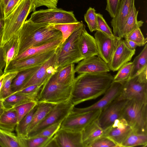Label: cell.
Here are the masks:
<instances>
[{
    "label": "cell",
    "instance_id": "6da1fadb",
    "mask_svg": "<svg viewBox=\"0 0 147 147\" xmlns=\"http://www.w3.org/2000/svg\"><path fill=\"white\" fill-rule=\"evenodd\" d=\"M113 78L108 72L80 74L72 84L70 100L75 106L95 99L106 92L113 82Z\"/></svg>",
    "mask_w": 147,
    "mask_h": 147
},
{
    "label": "cell",
    "instance_id": "7a4b0ae2",
    "mask_svg": "<svg viewBox=\"0 0 147 147\" xmlns=\"http://www.w3.org/2000/svg\"><path fill=\"white\" fill-rule=\"evenodd\" d=\"M18 36V55L30 47L62 39L61 33L53 24L34 23L28 20L24 23Z\"/></svg>",
    "mask_w": 147,
    "mask_h": 147
},
{
    "label": "cell",
    "instance_id": "3957f363",
    "mask_svg": "<svg viewBox=\"0 0 147 147\" xmlns=\"http://www.w3.org/2000/svg\"><path fill=\"white\" fill-rule=\"evenodd\" d=\"M33 0H21L4 19V26L0 45H4L18 34L29 14L36 11Z\"/></svg>",
    "mask_w": 147,
    "mask_h": 147
},
{
    "label": "cell",
    "instance_id": "277c9868",
    "mask_svg": "<svg viewBox=\"0 0 147 147\" xmlns=\"http://www.w3.org/2000/svg\"><path fill=\"white\" fill-rule=\"evenodd\" d=\"M85 27L83 23L57 49L56 53L58 71L69 64L78 63L84 59L80 50L79 40Z\"/></svg>",
    "mask_w": 147,
    "mask_h": 147
},
{
    "label": "cell",
    "instance_id": "5b68a950",
    "mask_svg": "<svg viewBox=\"0 0 147 147\" xmlns=\"http://www.w3.org/2000/svg\"><path fill=\"white\" fill-rule=\"evenodd\" d=\"M72 85L66 86L59 83L55 73L43 85L38 94L37 102L57 104L70 100Z\"/></svg>",
    "mask_w": 147,
    "mask_h": 147
},
{
    "label": "cell",
    "instance_id": "8992f818",
    "mask_svg": "<svg viewBox=\"0 0 147 147\" xmlns=\"http://www.w3.org/2000/svg\"><path fill=\"white\" fill-rule=\"evenodd\" d=\"M122 118L133 131L147 133V103L129 100L126 105Z\"/></svg>",
    "mask_w": 147,
    "mask_h": 147
},
{
    "label": "cell",
    "instance_id": "52a82bcc",
    "mask_svg": "<svg viewBox=\"0 0 147 147\" xmlns=\"http://www.w3.org/2000/svg\"><path fill=\"white\" fill-rule=\"evenodd\" d=\"M117 98L147 103V68L123 83Z\"/></svg>",
    "mask_w": 147,
    "mask_h": 147
},
{
    "label": "cell",
    "instance_id": "ba28073f",
    "mask_svg": "<svg viewBox=\"0 0 147 147\" xmlns=\"http://www.w3.org/2000/svg\"><path fill=\"white\" fill-rule=\"evenodd\" d=\"M28 20L36 23L57 24L72 23L78 21L73 11L61 8H51L35 11Z\"/></svg>",
    "mask_w": 147,
    "mask_h": 147
},
{
    "label": "cell",
    "instance_id": "9c48e42d",
    "mask_svg": "<svg viewBox=\"0 0 147 147\" xmlns=\"http://www.w3.org/2000/svg\"><path fill=\"white\" fill-rule=\"evenodd\" d=\"M74 106L70 100L56 104L45 118L28 133L27 137H32L51 125L62 122Z\"/></svg>",
    "mask_w": 147,
    "mask_h": 147
},
{
    "label": "cell",
    "instance_id": "30bf717a",
    "mask_svg": "<svg viewBox=\"0 0 147 147\" xmlns=\"http://www.w3.org/2000/svg\"><path fill=\"white\" fill-rule=\"evenodd\" d=\"M117 98L101 110L97 119L98 124L104 130L110 127L116 120L122 118L125 108L129 100Z\"/></svg>",
    "mask_w": 147,
    "mask_h": 147
},
{
    "label": "cell",
    "instance_id": "8fae6325",
    "mask_svg": "<svg viewBox=\"0 0 147 147\" xmlns=\"http://www.w3.org/2000/svg\"><path fill=\"white\" fill-rule=\"evenodd\" d=\"M101 110L80 114L70 113L61 123L60 128L75 131H82L87 125L97 119Z\"/></svg>",
    "mask_w": 147,
    "mask_h": 147
},
{
    "label": "cell",
    "instance_id": "7c38bea8",
    "mask_svg": "<svg viewBox=\"0 0 147 147\" xmlns=\"http://www.w3.org/2000/svg\"><path fill=\"white\" fill-rule=\"evenodd\" d=\"M94 36L98 56L109 65L112 55L122 38L115 36H110L99 30L96 31Z\"/></svg>",
    "mask_w": 147,
    "mask_h": 147
},
{
    "label": "cell",
    "instance_id": "4fadbf2b",
    "mask_svg": "<svg viewBox=\"0 0 147 147\" xmlns=\"http://www.w3.org/2000/svg\"><path fill=\"white\" fill-rule=\"evenodd\" d=\"M57 49L19 60H13L4 69V73L5 74L11 72H18L30 68L40 66L56 53Z\"/></svg>",
    "mask_w": 147,
    "mask_h": 147
},
{
    "label": "cell",
    "instance_id": "5bb4252c",
    "mask_svg": "<svg viewBox=\"0 0 147 147\" xmlns=\"http://www.w3.org/2000/svg\"><path fill=\"white\" fill-rule=\"evenodd\" d=\"M123 84L113 82L104 94V96L96 102L88 107L83 108L73 107L71 113L80 114L89 111L102 110L116 98L121 92Z\"/></svg>",
    "mask_w": 147,
    "mask_h": 147
},
{
    "label": "cell",
    "instance_id": "9a60e30c",
    "mask_svg": "<svg viewBox=\"0 0 147 147\" xmlns=\"http://www.w3.org/2000/svg\"><path fill=\"white\" fill-rule=\"evenodd\" d=\"M57 71L56 53L40 66L22 89L34 85L42 86Z\"/></svg>",
    "mask_w": 147,
    "mask_h": 147
},
{
    "label": "cell",
    "instance_id": "2e32d148",
    "mask_svg": "<svg viewBox=\"0 0 147 147\" xmlns=\"http://www.w3.org/2000/svg\"><path fill=\"white\" fill-rule=\"evenodd\" d=\"M78 74L107 73L110 70L108 64L98 56L84 59L78 62L75 68Z\"/></svg>",
    "mask_w": 147,
    "mask_h": 147
},
{
    "label": "cell",
    "instance_id": "e0dca14e",
    "mask_svg": "<svg viewBox=\"0 0 147 147\" xmlns=\"http://www.w3.org/2000/svg\"><path fill=\"white\" fill-rule=\"evenodd\" d=\"M136 49L132 50L122 38L118 43L109 65L110 71H115L130 61L135 54Z\"/></svg>",
    "mask_w": 147,
    "mask_h": 147
},
{
    "label": "cell",
    "instance_id": "ac0fdd59",
    "mask_svg": "<svg viewBox=\"0 0 147 147\" xmlns=\"http://www.w3.org/2000/svg\"><path fill=\"white\" fill-rule=\"evenodd\" d=\"M133 131L126 121L121 118L116 120L105 131V136L113 140L119 147Z\"/></svg>",
    "mask_w": 147,
    "mask_h": 147
},
{
    "label": "cell",
    "instance_id": "d6986e66",
    "mask_svg": "<svg viewBox=\"0 0 147 147\" xmlns=\"http://www.w3.org/2000/svg\"><path fill=\"white\" fill-rule=\"evenodd\" d=\"M53 137L58 147H84L82 131L60 128Z\"/></svg>",
    "mask_w": 147,
    "mask_h": 147
},
{
    "label": "cell",
    "instance_id": "ffe728a7",
    "mask_svg": "<svg viewBox=\"0 0 147 147\" xmlns=\"http://www.w3.org/2000/svg\"><path fill=\"white\" fill-rule=\"evenodd\" d=\"M134 1L135 0H121L117 14L112 18L110 22L113 28V34L114 36L119 37L127 17L134 4Z\"/></svg>",
    "mask_w": 147,
    "mask_h": 147
},
{
    "label": "cell",
    "instance_id": "44dd1931",
    "mask_svg": "<svg viewBox=\"0 0 147 147\" xmlns=\"http://www.w3.org/2000/svg\"><path fill=\"white\" fill-rule=\"evenodd\" d=\"M79 46L81 54L84 59L94 56H98L95 39L87 32L86 27L83 29L80 34Z\"/></svg>",
    "mask_w": 147,
    "mask_h": 147
},
{
    "label": "cell",
    "instance_id": "7402d4cb",
    "mask_svg": "<svg viewBox=\"0 0 147 147\" xmlns=\"http://www.w3.org/2000/svg\"><path fill=\"white\" fill-rule=\"evenodd\" d=\"M39 93L24 94L17 92H15L3 99L5 110L14 108L20 105L31 102H37Z\"/></svg>",
    "mask_w": 147,
    "mask_h": 147
},
{
    "label": "cell",
    "instance_id": "603a6c76",
    "mask_svg": "<svg viewBox=\"0 0 147 147\" xmlns=\"http://www.w3.org/2000/svg\"><path fill=\"white\" fill-rule=\"evenodd\" d=\"M82 133L84 147H89L94 141L105 135V130L100 127L96 120L85 127Z\"/></svg>",
    "mask_w": 147,
    "mask_h": 147
},
{
    "label": "cell",
    "instance_id": "cb8c5ba5",
    "mask_svg": "<svg viewBox=\"0 0 147 147\" xmlns=\"http://www.w3.org/2000/svg\"><path fill=\"white\" fill-rule=\"evenodd\" d=\"M62 40L58 39L41 45L30 47L18 55L13 60H19L57 49L62 44Z\"/></svg>",
    "mask_w": 147,
    "mask_h": 147
},
{
    "label": "cell",
    "instance_id": "d4e9b609",
    "mask_svg": "<svg viewBox=\"0 0 147 147\" xmlns=\"http://www.w3.org/2000/svg\"><path fill=\"white\" fill-rule=\"evenodd\" d=\"M40 66L18 72L11 83V88L12 91L15 93L22 89Z\"/></svg>",
    "mask_w": 147,
    "mask_h": 147
},
{
    "label": "cell",
    "instance_id": "484cf974",
    "mask_svg": "<svg viewBox=\"0 0 147 147\" xmlns=\"http://www.w3.org/2000/svg\"><path fill=\"white\" fill-rule=\"evenodd\" d=\"M18 123L17 115L14 109L5 110L0 117V129L13 132Z\"/></svg>",
    "mask_w": 147,
    "mask_h": 147
},
{
    "label": "cell",
    "instance_id": "4316f807",
    "mask_svg": "<svg viewBox=\"0 0 147 147\" xmlns=\"http://www.w3.org/2000/svg\"><path fill=\"white\" fill-rule=\"evenodd\" d=\"M138 11L136 9L134 4L129 13L126 23L121 32L119 38H124L127 35L135 29L142 26L144 22L137 20Z\"/></svg>",
    "mask_w": 147,
    "mask_h": 147
},
{
    "label": "cell",
    "instance_id": "83f0119b",
    "mask_svg": "<svg viewBox=\"0 0 147 147\" xmlns=\"http://www.w3.org/2000/svg\"><path fill=\"white\" fill-rule=\"evenodd\" d=\"M55 105L45 102L37 103V108L29 127L28 134L45 118Z\"/></svg>",
    "mask_w": 147,
    "mask_h": 147
},
{
    "label": "cell",
    "instance_id": "f1b7e54d",
    "mask_svg": "<svg viewBox=\"0 0 147 147\" xmlns=\"http://www.w3.org/2000/svg\"><path fill=\"white\" fill-rule=\"evenodd\" d=\"M74 64H69L59 70L56 73L57 81L66 86L72 85L75 79Z\"/></svg>",
    "mask_w": 147,
    "mask_h": 147
},
{
    "label": "cell",
    "instance_id": "f546056e",
    "mask_svg": "<svg viewBox=\"0 0 147 147\" xmlns=\"http://www.w3.org/2000/svg\"><path fill=\"white\" fill-rule=\"evenodd\" d=\"M147 146V133L133 130L122 143L120 147H146Z\"/></svg>",
    "mask_w": 147,
    "mask_h": 147
},
{
    "label": "cell",
    "instance_id": "4dcf8cb0",
    "mask_svg": "<svg viewBox=\"0 0 147 147\" xmlns=\"http://www.w3.org/2000/svg\"><path fill=\"white\" fill-rule=\"evenodd\" d=\"M147 44L134 59L130 78L136 76L147 68Z\"/></svg>",
    "mask_w": 147,
    "mask_h": 147
},
{
    "label": "cell",
    "instance_id": "1f68e13d",
    "mask_svg": "<svg viewBox=\"0 0 147 147\" xmlns=\"http://www.w3.org/2000/svg\"><path fill=\"white\" fill-rule=\"evenodd\" d=\"M19 45L18 34L13 37L3 46L6 61V65L5 68L18 55Z\"/></svg>",
    "mask_w": 147,
    "mask_h": 147
},
{
    "label": "cell",
    "instance_id": "d6a6232c",
    "mask_svg": "<svg viewBox=\"0 0 147 147\" xmlns=\"http://www.w3.org/2000/svg\"><path fill=\"white\" fill-rule=\"evenodd\" d=\"M36 105L17 124L15 130L17 136L20 138L27 137L28 130L36 109Z\"/></svg>",
    "mask_w": 147,
    "mask_h": 147
},
{
    "label": "cell",
    "instance_id": "836d02e7",
    "mask_svg": "<svg viewBox=\"0 0 147 147\" xmlns=\"http://www.w3.org/2000/svg\"><path fill=\"white\" fill-rule=\"evenodd\" d=\"M0 146L2 147H20V138L13 132L0 129Z\"/></svg>",
    "mask_w": 147,
    "mask_h": 147
},
{
    "label": "cell",
    "instance_id": "e575fe53",
    "mask_svg": "<svg viewBox=\"0 0 147 147\" xmlns=\"http://www.w3.org/2000/svg\"><path fill=\"white\" fill-rule=\"evenodd\" d=\"M52 137L42 136L19 137L20 147H45Z\"/></svg>",
    "mask_w": 147,
    "mask_h": 147
},
{
    "label": "cell",
    "instance_id": "d590c367",
    "mask_svg": "<svg viewBox=\"0 0 147 147\" xmlns=\"http://www.w3.org/2000/svg\"><path fill=\"white\" fill-rule=\"evenodd\" d=\"M82 21L72 23L53 24L54 28L61 32L63 43L82 23Z\"/></svg>",
    "mask_w": 147,
    "mask_h": 147
},
{
    "label": "cell",
    "instance_id": "8d00e7d4",
    "mask_svg": "<svg viewBox=\"0 0 147 147\" xmlns=\"http://www.w3.org/2000/svg\"><path fill=\"white\" fill-rule=\"evenodd\" d=\"M18 72L14 71L4 74L2 88L0 92V99H3L13 94L11 90L12 81Z\"/></svg>",
    "mask_w": 147,
    "mask_h": 147
},
{
    "label": "cell",
    "instance_id": "74e56055",
    "mask_svg": "<svg viewBox=\"0 0 147 147\" xmlns=\"http://www.w3.org/2000/svg\"><path fill=\"white\" fill-rule=\"evenodd\" d=\"M133 65L132 62H128L123 65L113 76V82L123 84L129 79Z\"/></svg>",
    "mask_w": 147,
    "mask_h": 147
},
{
    "label": "cell",
    "instance_id": "f35d334b",
    "mask_svg": "<svg viewBox=\"0 0 147 147\" xmlns=\"http://www.w3.org/2000/svg\"><path fill=\"white\" fill-rule=\"evenodd\" d=\"M96 11L90 7L84 15V20L91 32L98 30Z\"/></svg>",
    "mask_w": 147,
    "mask_h": 147
},
{
    "label": "cell",
    "instance_id": "ab89813d",
    "mask_svg": "<svg viewBox=\"0 0 147 147\" xmlns=\"http://www.w3.org/2000/svg\"><path fill=\"white\" fill-rule=\"evenodd\" d=\"M125 40L133 41L138 46H143L147 43V38H145L140 28H137L130 32L125 38Z\"/></svg>",
    "mask_w": 147,
    "mask_h": 147
},
{
    "label": "cell",
    "instance_id": "60d3db41",
    "mask_svg": "<svg viewBox=\"0 0 147 147\" xmlns=\"http://www.w3.org/2000/svg\"><path fill=\"white\" fill-rule=\"evenodd\" d=\"M37 104L36 102L32 101L22 104L13 108L16 112L18 122L28 113Z\"/></svg>",
    "mask_w": 147,
    "mask_h": 147
},
{
    "label": "cell",
    "instance_id": "b9f144b4",
    "mask_svg": "<svg viewBox=\"0 0 147 147\" xmlns=\"http://www.w3.org/2000/svg\"><path fill=\"white\" fill-rule=\"evenodd\" d=\"M61 123H57L49 126L32 137L42 136L52 137L60 128Z\"/></svg>",
    "mask_w": 147,
    "mask_h": 147
},
{
    "label": "cell",
    "instance_id": "7bdbcfd3",
    "mask_svg": "<svg viewBox=\"0 0 147 147\" xmlns=\"http://www.w3.org/2000/svg\"><path fill=\"white\" fill-rule=\"evenodd\" d=\"M89 147H119L113 140L107 137L103 136L93 142Z\"/></svg>",
    "mask_w": 147,
    "mask_h": 147
},
{
    "label": "cell",
    "instance_id": "ee69618b",
    "mask_svg": "<svg viewBox=\"0 0 147 147\" xmlns=\"http://www.w3.org/2000/svg\"><path fill=\"white\" fill-rule=\"evenodd\" d=\"M98 30H99L109 36L114 37L111 29L107 24L103 16L100 13H96Z\"/></svg>",
    "mask_w": 147,
    "mask_h": 147
},
{
    "label": "cell",
    "instance_id": "f6af8a7d",
    "mask_svg": "<svg viewBox=\"0 0 147 147\" xmlns=\"http://www.w3.org/2000/svg\"><path fill=\"white\" fill-rule=\"evenodd\" d=\"M121 1V0H106L107 5L105 10L112 18L116 16Z\"/></svg>",
    "mask_w": 147,
    "mask_h": 147
},
{
    "label": "cell",
    "instance_id": "bcb514c9",
    "mask_svg": "<svg viewBox=\"0 0 147 147\" xmlns=\"http://www.w3.org/2000/svg\"><path fill=\"white\" fill-rule=\"evenodd\" d=\"M36 8L45 6L48 9L57 8L58 0H33Z\"/></svg>",
    "mask_w": 147,
    "mask_h": 147
},
{
    "label": "cell",
    "instance_id": "7dc6e473",
    "mask_svg": "<svg viewBox=\"0 0 147 147\" xmlns=\"http://www.w3.org/2000/svg\"><path fill=\"white\" fill-rule=\"evenodd\" d=\"M41 87V86L38 85H32L21 89L17 92L24 94L39 93Z\"/></svg>",
    "mask_w": 147,
    "mask_h": 147
},
{
    "label": "cell",
    "instance_id": "c3c4849f",
    "mask_svg": "<svg viewBox=\"0 0 147 147\" xmlns=\"http://www.w3.org/2000/svg\"><path fill=\"white\" fill-rule=\"evenodd\" d=\"M21 0H9L4 9V18L11 11Z\"/></svg>",
    "mask_w": 147,
    "mask_h": 147
},
{
    "label": "cell",
    "instance_id": "681fc988",
    "mask_svg": "<svg viewBox=\"0 0 147 147\" xmlns=\"http://www.w3.org/2000/svg\"><path fill=\"white\" fill-rule=\"evenodd\" d=\"M6 65V61L3 47L0 45V70L5 68Z\"/></svg>",
    "mask_w": 147,
    "mask_h": 147
},
{
    "label": "cell",
    "instance_id": "f907efd6",
    "mask_svg": "<svg viewBox=\"0 0 147 147\" xmlns=\"http://www.w3.org/2000/svg\"><path fill=\"white\" fill-rule=\"evenodd\" d=\"M125 40L128 47L132 50H135L138 46L137 43L133 41L125 39Z\"/></svg>",
    "mask_w": 147,
    "mask_h": 147
},
{
    "label": "cell",
    "instance_id": "816d5d0a",
    "mask_svg": "<svg viewBox=\"0 0 147 147\" xmlns=\"http://www.w3.org/2000/svg\"><path fill=\"white\" fill-rule=\"evenodd\" d=\"M58 147V145L53 137L49 141L45 147Z\"/></svg>",
    "mask_w": 147,
    "mask_h": 147
},
{
    "label": "cell",
    "instance_id": "f5cc1de1",
    "mask_svg": "<svg viewBox=\"0 0 147 147\" xmlns=\"http://www.w3.org/2000/svg\"><path fill=\"white\" fill-rule=\"evenodd\" d=\"M4 26V20L0 18V42L3 34Z\"/></svg>",
    "mask_w": 147,
    "mask_h": 147
},
{
    "label": "cell",
    "instance_id": "db71d44e",
    "mask_svg": "<svg viewBox=\"0 0 147 147\" xmlns=\"http://www.w3.org/2000/svg\"><path fill=\"white\" fill-rule=\"evenodd\" d=\"M5 110L3 102V99H0V117Z\"/></svg>",
    "mask_w": 147,
    "mask_h": 147
},
{
    "label": "cell",
    "instance_id": "11a10c76",
    "mask_svg": "<svg viewBox=\"0 0 147 147\" xmlns=\"http://www.w3.org/2000/svg\"><path fill=\"white\" fill-rule=\"evenodd\" d=\"M0 18L2 19H4V11L2 7L0 0Z\"/></svg>",
    "mask_w": 147,
    "mask_h": 147
},
{
    "label": "cell",
    "instance_id": "9f6ffc18",
    "mask_svg": "<svg viewBox=\"0 0 147 147\" xmlns=\"http://www.w3.org/2000/svg\"><path fill=\"white\" fill-rule=\"evenodd\" d=\"M9 1V0H0L3 9V11L4 9L6 6Z\"/></svg>",
    "mask_w": 147,
    "mask_h": 147
},
{
    "label": "cell",
    "instance_id": "6f0895ef",
    "mask_svg": "<svg viewBox=\"0 0 147 147\" xmlns=\"http://www.w3.org/2000/svg\"><path fill=\"white\" fill-rule=\"evenodd\" d=\"M4 74V72L2 70H0V78Z\"/></svg>",
    "mask_w": 147,
    "mask_h": 147
},
{
    "label": "cell",
    "instance_id": "680465c9",
    "mask_svg": "<svg viewBox=\"0 0 147 147\" xmlns=\"http://www.w3.org/2000/svg\"><path fill=\"white\" fill-rule=\"evenodd\" d=\"M0 147H1V146H0Z\"/></svg>",
    "mask_w": 147,
    "mask_h": 147
}]
</instances>
